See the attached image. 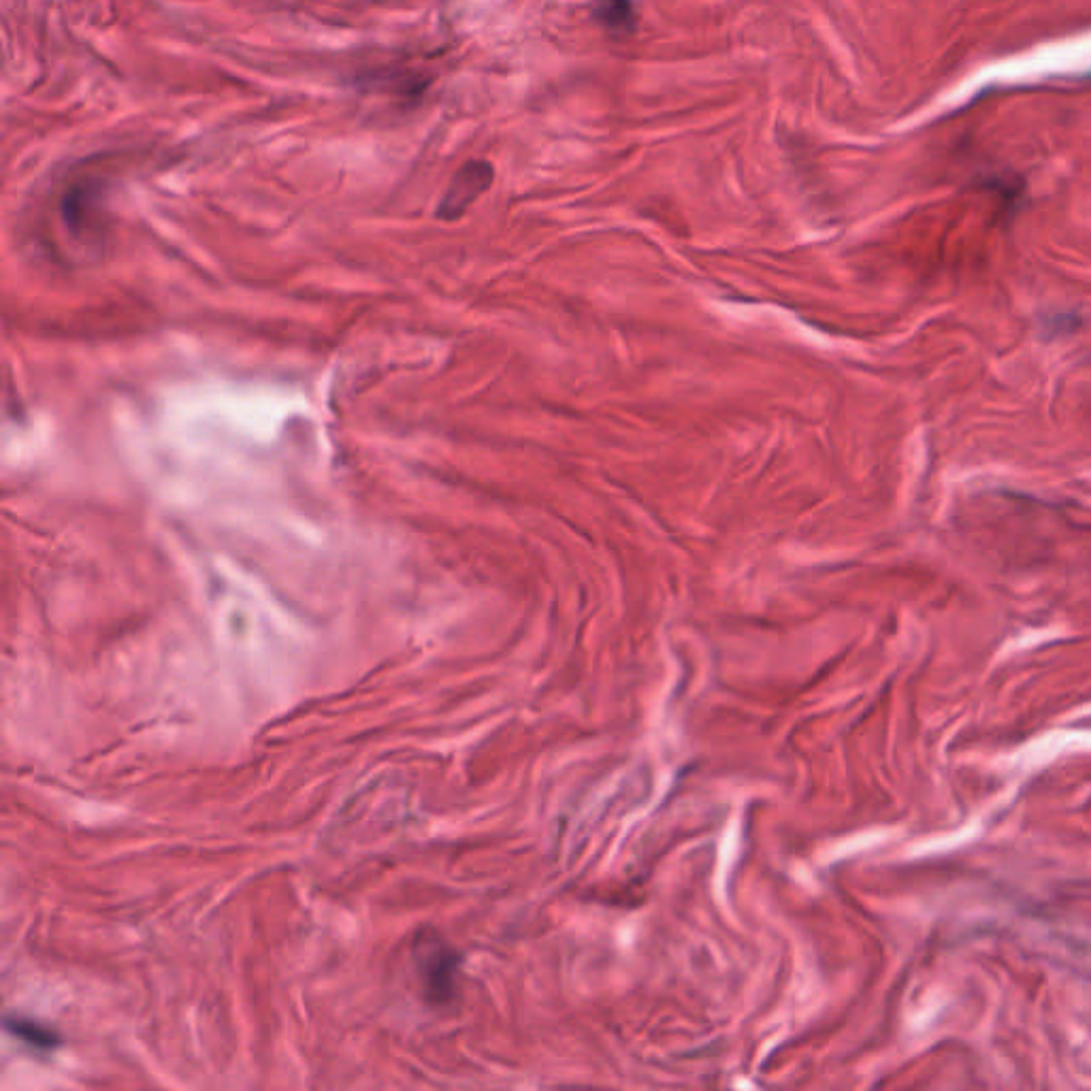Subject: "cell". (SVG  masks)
Listing matches in <instances>:
<instances>
[{"instance_id": "6da1fadb", "label": "cell", "mask_w": 1091, "mask_h": 1091, "mask_svg": "<svg viewBox=\"0 0 1091 1091\" xmlns=\"http://www.w3.org/2000/svg\"><path fill=\"white\" fill-rule=\"evenodd\" d=\"M495 169L487 160L465 162L452 177L444 197L438 205L440 220H458L476 200L480 199L493 184Z\"/></svg>"}, {"instance_id": "7a4b0ae2", "label": "cell", "mask_w": 1091, "mask_h": 1091, "mask_svg": "<svg viewBox=\"0 0 1091 1091\" xmlns=\"http://www.w3.org/2000/svg\"><path fill=\"white\" fill-rule=\"evenodd\" d=\"M418 970L422 988L431 1002H448L456 992L458 955L442 941H422V948L416 951Z\"/></svg>"}, {"instance_id": "3957f363", "label": "cell", "mask_w": 1091, "mask_h": 1091, "mask_svg": "<svg viewBox=\"0 0 1091 1091\" xmlns=\"http://www.w3.org/2000/svg\"><path fill=\"white\" fill-rule=\"evenodd\" d=\"M591 13L612 35H632L638 28V11L632 0H591Z\"/></svg>"}, {"instance_id": "277c9868", "label": "cell", "mask_w": 1091, "mask_h": 1091, "mask_svg": "<svg viewBox=\"0 0 1091 1091\" xmlns=\"http://www.w3.org/2000/svg\"><path fill=\"white\" fill-rule=\"evenodd\" d=\"M4 1028L22 1042L30 1044L33 1049L37 1051H50L56 1044H58V1037L56 1032L46 1028L44 1023L39 1021H33V1019H24V1017H9L4 1021Z\"/></svg>"}]
</instances>
